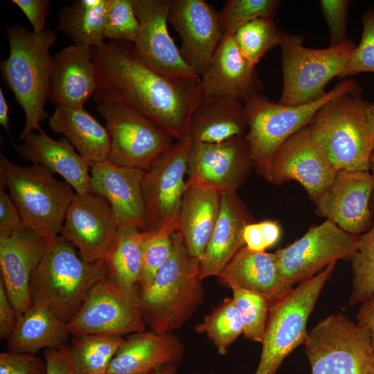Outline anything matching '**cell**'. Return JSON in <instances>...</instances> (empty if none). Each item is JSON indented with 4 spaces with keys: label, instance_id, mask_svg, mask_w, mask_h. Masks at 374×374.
<instances>
[{
    "label": "cell",
    "instance_id": "ba28073f",
    "mask_svg": "<svg viewBox=\"0 0 374 374\" xmlns=\"http://www.w3.org/2000/svg\"><path fill=\"white\" fill-rule=\"evenodd\" d=\"M303 40L301 35L280 31L283 86L279 104L298 106L323 96L326 85L341 75L357 46L348 39L337 46L311 48L303 46Z\"/></svg>",
    "mask_w": 374,
    "mask_h": 374
},
{
    "label": "cell",
    "instance_id": "8992f818",
    "mask_svg": "<svg viewBox=\"0 0 374 374\" xmlns=\"http://www.w3.org/2000/svg\"><path fill=\"white\" fill-rule=\"evenodd\" d=\"M0 183L8 188L24 227L48 243L59 236L75 194L67 182L56 179L42 166H19L1 153Z\"/></svg>",
    "mask_w": 374,
    "mask_h": 374
},
{
    "label": "cell",
    "instance_id": "c3c4849f",
    "mask_svg": "<svg viewBox=\"0 0 374 374\" xmlns=\"http://www.w3.org/2000/svg\"><path fill=\"white\" fill-rule=\"evenodd\" d=\"M26 15L32 25L33 32L39 33L45 25L51 2L49 0H11Z\"/></svg>",
    "mask_w": 374,
    "mask_h": 374
},
{
    "label": "cell",
    "instance_id": "484cf974",
    "mask_svg": "<svg viewBox=\"0 0 374 374\" xmlns=\"http://www.w3.org/2000/svg\"><path fill=\"white\" fill-rule=\"evenodd\" d=\"M14 149L33 165L58 173L76 193H91L90 162L77 152L65 137L57 141L41 130L30 134L22 143L15 145Z\"/></svg>",
    "mask_w": 374,
    "mask_h": 374
},
{
    "label": "cell",
    "instance_id": "5bb4252c",
    "mask_svg": "<svg viewBox=\"0 0 374 374\" xmlns=\"http://www.w3.org/2000/svg\"><path fill=\"white\" fill-rule=\"evenodd\" d=\"M172 0H133L139 29L133 53L142 64L168 79L197 80L199 75L185 62L169 34Z\"/></svg>",
    "mask_w": 374,
    "mask_h": 374
},
{
    "label": "cell",
    "instance_id": "ffe728a7",
    "mask_svg": "<svg viewBox=\"0 0 374 374\" xmlns=\"http://www.w3.org/2000/svg\"><path fill=\"white\" fill-rule=\"evenodd\" d=\"M168 21L181 39L182 57L200 77L224 35L219 12L204 0H172Z\"/></svg>",
    "mask_w": 374,
    "mask_h": 374
},
{
    "label": "cell",
    "instance_id": "11a10c76",
    "mask_svg": "<svg viewBox=\"0 0 374 374\" xmlns=\"http://www.w3.org/2000/svg\"><path fill=\"white\" fill-rule=\"evenodd\" d=\"M369 172H371L374 179V147L373 148V150L371 152L370 159H369ZM370 206L374 213V190L373 192L372 197L371 199Z\"/></svg>",
    "mask_w": 374,
    "mask_h": 374
},
{
    "label": "cell",
    "instance_id": "44dd1931",
    "mask_svg": "<svg viewBox=\"0 0 374 374\" xmlns=\"http://www.w3.org/2000/svg\"><path fill=\"white\" fill-rule=\"evenodd\" d=\"M92 193L109 203L119 228L149 229L142 183L145 171L116 165L107 159L90 162Z\"/></svg>",
    "mask_w": 374,
    "mask_h": 374
},
{
    "label": "cell",
    "instance_id": "9f6ffc18",
    "mask_svg": "<svg viewBox=\"0 0 374 374\" xmlns=\"http://www.w3.org/2000/svg\"><path fill=\"white\" fill-rule=\"evenodd\" d=\"M371 113L373 117L374 118V103L372 104V106L371 108Z\"/></svg>",
    "mask_w": 374,
    "mask_h": 374
},
{
    "label": "cell",
    "instance_id": "74e56055",
    "mask_svg": "<svg viewBox=\"0 0 374 374\" xmlns=\"http://www.w3.org/2000/svg\"><path fill=\"white\" fill-rule=\"evenodd\" d=\"M176 229L177 223H170L143 231L139 294L148 289L159 269L170 256L173 248L172 233Z\"/></svg>",
    "mask_w": 374,
    "mask_h": 374
},
{
    "label": "cell",
    "instance_id": "f1b7e54d",
    "mask_svg": "<svg viewBox=\"0 0 374 374\" xmlns=\"http://www.w3.org/2000/svg\"><path fill=\"white\" fill-rule=\"evenodd\" d=\"M221 193L186 181L177 222V229L188 254L201 259L216 225Z\"/></svg>",
    "mask_w": 374,
    "mask_h": 374
},
{
    "label": "cell",
    "instance_id": "60d3db41",
    "mask_svg": "<svg viewBox=\"0 0 374 374\" xmlns=\"http://www.w3.org/2000/svg\"><path fill=\"white\" fill-rule=\"evenodd\" d=\"M279 0H227L219 12L224 33H234L246 24L259 18L274 19Z\"/></svg>",
    "mask_w": 374,
    "mask_h": 374
},
{
    "label": "cell",
    "instance_id": "d6986e66",
    "mask_svg": "<svg viewBox=\"0 0 374 374\" xmlns=\"http://www.w3.org/2000/svg\"><path fill=\"white\" fill-rule=\"evenodd\" d=\"M374 179L369 171L339 170L330 187L314 202L317 215L355 235L374 222L370 202Z\"/></svg>",
    "mask_w": 374,
    "mask_h": 374
},
{
    "label": "cell",
    "instance_id": "4fadbf2b",
    "mask_svg": "<svg viewBox=\"0 0 374 374\" xmlns=\"http://www.w3.org/2000/svg\"><path fill=\"white\" fill-rule=\"evenodd\" d=\"M359 238L360 235L350 234L326 220L274 253L285 280L293 288L333 262L350 260L357 250Z\"/></svg>",
    "mask_w": 374,
    "mask_h": 374
},
{
    "label": "cell",
    "instance_id": "d590c367",
    "mask_svg": "<svg viewBox=\"0 0 374 374\" xmlns=\"http://www.w3.org/2000/svg\"><path fill=\"white\" fill-rule=\"evenodd\" d=\"M195 330L206 334L218 354L225 355L230 346L243 334L242 320L233 299L225 298L195 326Z\"/></svg>",
    "mask_w": 374,
    "mask_h": 374
},
{
    "label": "cell",
    "instance_id": "6da1fadb",
    "mask_svg": "<svg viewBox=\"0 0 374 374\" xmlns=\"http://www.w3.org/2000/svg\"><path fill=\"white\" fill-rule=\"evenodd\" d=\"M97 88L93 100L114 101L144 114L176 141L188 136L201 101L199 80L164 78L139 62L133 43L109 41L91 48Z\"/></svg>",
    "mask_w": 374,
    "mask_h": 374
},
{
    "label": "cell",
    "instance_id": "ac0fdd59",
    "mask_svg": "<svg viewBox=\"0 0 374 374\" xmlns=\"http://www.w3.org/2000/svg\"><path fill=\"white\" fill-rule=\"evenodd\" d=\"M118 228L105 198L92 193H75L60 234L78 249L83 259L95 262L105 260Z\"/></svg>",
    "mask_w": 374,
    "mask_h": 374
},
{
    "label": "cell",
    "instance_id": "d6a6232c",
    "mask_svg": "<svg viewBox=\"0 0 374 374\" xmlns=\"http://www.w3.org/2000/svg\"><path fill=\"white\" fill-rule=\"evenodd\" d=\"M107 0H76L58 13L57 32L66 35L74 44L90 48L105 42Z\"/></svg>",
    "mask_w": 374,
    "mask_h": 374
},
{
    "label": "cell",
    "instance_id": "f35d334b",
    "mask_svg": "<svg viewBox=\"0 0 374 374\" xmlns=\"http://www.w3.org/2000/svg\"><path fill=\"white\" fill-rule=\"evenodd\" d=\"M350 261L353 278L348 306L362 303L374 295V222L367 232L360 235L357 250Z\"/></svg>",
    "mask_w": 374,
    "mask_h": 374
},
{
    "label": "cell",
    "instance_id": "83f0119b",
    "mask_svg": "<svg viewBox=\"0 0 374 374\" xmlns=\"http://www.w3.org/2000/svg\"><path fill=\"white\" fill-rule=\"evenodd\" d=\"M250 222L247 207L236 192L221 193L217 221L199 260L202 280L217 276L236 253L245 246L243 230Z\"/></svg>",
    "mask_w": 374,
    "mask_h": 374
},
{
    "label": "cell",
    "instance_id": "2e32d148",
    "mask_svg": "<svg viewBox=\"0 0 374 374\" xmlns=\"http://www.w3.org/2000/svg\"><path fill=\"white\" fill-rule=\"evenodd\" d=\"M244 136L216 143L192 142L187 161V181L220 193L236 192L253 168Z\"/></svg>",
    "mask_w": 374,
    "mask_h": 374
},
{
    "label": "cell",
    "instance_id": "4dcf8cb0",
    "mask_svg": "<svg viewBox=\"0 0 374 374\" xmlns=\"http://www.w3.org/2000/svg\"><path fill=\"white\" fill-rule=\"evenodd\" d=\"M48 123L53 132L64 135L89 162L107 159L111 148L109 133L84 107H56Z\"/></svg>",
    "mask_w": 374,
    "mask_h": 374
},
{
    "label": "cell",
    "instance_id": "9c48e42d",
    "mask_svg": "<svg viewBox=\"0 0 374 374\" xmlns=\"http://www.w3.org/2000/svg\"><path fill=\"white\" fill-rule=\"evenodd\" d=\"M337 262L292 288L269 308L260 362L254 374H276L308 335V319Z\"/></svg>",
    "mask_w": 374,
    "mask_h": 374
},
{
    "label": "cell",
    "instance_id": "1f68e13d",
    "mask_svg": "<svg viewBox=\"0 0 374 374\" xmlns=\"http://www.w3.org/2000/svg\"><path fill=\"white\" fill-rule=\"evenodd\" d=\"M70 334L66 323L46 308L33 304L17 319L6 341L7 350L35 354L41 349L64 346Z\"/></svg>",
    "mask_w": 374,
    "mask_h": 374
},
{
    "label": "cell",
    "instance_id": "f546056e",
    "mask_svg": "<svg viewBox=\"0 0 374 374\" xmlns=\"http://www.w3.org/2000/svg\"><path fill=\"white\" fill-rule=\"evenodd\" d=\"M244 103L229 96L203 97L194 110L189 125L192 142L216 143L247 132Z\"/></svg>",
    "mask_w": 374,
    "mask_h": 374
},
{
    "label": "cell",
    "instance_id": "3957f363",
    "mask_svg": "<svg viewBox=\"0 0 374 374\" xmlns=\"http://www.w3.org/2000/svg\"><path fill=\"white\" fill-rule=\"evenodd\" d=\"M108 276L105 261H86L61 235L48 243L30 283L33 305L68 323L94 287Z\"/></svg>",
    "mask_w": 374,
    "mask_h": 374
},
{
    "label": "cell",
    "instance_id": "7bdbcfd3",
    "mask_svg": "<svg viewBox=\"0 0 374 374\" xmlns=\"http://www.w3.org/2000/svg\"><path fill=\"white\" fill-rule=\"evenodd\" d=\"M362 24L360 42L350 55L340 78L363 72L374 73V8L365 11L362 16Z\"/></svg>",
    "mask_w": 374,
    "mask_h": 374
},
{
    "label": "cell",
    "instance_id": "e0dca14e",
    "mask_svg": "<svg viewBox=\"0 0 374 374\" xmlns=\"http://www.w3.org/2000/svg\"><path fill=\"white\" fill-rule=\"evenodd\" d=\"M191 140L177 141L145 172L142 187L149 229L177 223L186 187L188 155Z\"/></svg>",
    "mask_w": 374,
    "mask_h": 374
},
{
    "label": "cell",
    "instance_id": "7402d4cb",
    "mask_svg": "<svg viewBox=\"0 0 374 374\" xmlns=\"http://www.w3.org/2000/svg\"><path fill=\"white\" fill-rule=\"evenodd\" d=\"M47 241L27 228L0 238L1 278L17 318L33 305L30 283Z\"/></svg>",
    "mask_w": 374,
    "mask_h": 374
},
{
    "label": "cell",
    "instance_id": "7c38bea8",
    "mask_svg": "<svg viewBox=\"0 0 374 374\" xmlns=\"http://www.w3.org/2000/svg\"><path fill=\"white\" fill-rule=\"evenodd\" d=\"M139 292L127 290L109 276L98 283L66 323L71 336L123 337L146 330Z\"/></svg>",
    "mask_w": 374,
    "mask_h": 374
},
{
    "label": "cell",
    "instance_id": "52a82bcc",
    "mask_svg": "<svg viewBox=\"0 0 374 374\" xmlns=\"http://www.w3.org/2000/svg\"><path fill=\"white\" fill-rule=\"evenodd\" d=\"M361 91L359 84L348 78L321 98L305 105L287 106L276 103L262 93L243 103L248 125L244 137L257 172L267 180L276 151L291 136L309 125L326 103L341 94Z\"/></svg>",
    "mask_w": 374,
    "mask_h": 374
},
{
    "label": "cell",
    "instance_id": "b9f144b4",
    "mask_svg": "<svg viewBox=\"0 0 374 374\" xmlns=\"http://www.w3.org/2000/svg\"><path fill=\"white\" fill-rule=\"evenodd\" d=\"M139 29L133 0H107L105 39L134 43Z\"/></svg>",
    "mask_w": 374,
    "mask_h": 374
},
{
    "label": "cell",
    "instance_id": "277c9868",
    "mask_svg": "<svg viewBox=\"0 0 374 374\" xmlns=\"http://www.w3.org/2000/svg\"><path fill=\"white\" fill-rule=\"evenodd\" d=\"M170 256L147 290L139 294L147 325L157 332H173L194 314L204 299L199 260L188 253L177 231Z\"/></svg>",
    "mask_w": 374,
    "mask_h": 374
},
{
    "label": "cell",
    "instance_id": "db71d44e",
    "mask_svg": "<svg viewBox=\"0 0 374 374\" xmlns=\"http://www.w3.org/2000/svg\"><path fill=\"white\" fill-rule=\"evenodd\" d=\"M177 365L175 364L163 366L150 374H177Z\"/></svg>",
    "mask_w": 374,
    "mask_h": 374
},
{
    "label": "cell",
    "instance_id": "f907efd6",
    "mask_svg": "<svg viewBox=\"0 0 374 374\" xmlns=\"http://www.w3.org/2000/svg\"><path fill=\"white\" fill-rule=\"evenodd\" d=\"M66 346L44 350L46 374H77L68 355Z\"/></svg>",
    "mask_w": 374,
    "mask_h": 374
},
{
    "label": "cell",
    "instance_id": "d4e9b609",
    "mask_svg": "<svg viewBox=\"0 0 374 374\" xmlns=\"http://www.w3.org/2000/svg\"><path fill=\"white\" fill-rule=\"evenodd\" d=\"M185 347L173 332L144 331L125 339L109 366L107 374H150L183 359Z\"/></svg>",
    "mask_w": 374,
    "mask_h": 374
},
{
    "label": "cell",
    "instance_id": "ee69618b",
    "mask_svg": "<svg viewBox=\"0 0 374 374\" xmlns=\"http://www.w3.org/2000/svg\"><path fill=\"white\" fill-rule=\"evenodd\" d=\"M350 0H321V10L329 30L330 46H337L348 38L346 37L348 8Z\"/></svg>",
    "mask_w": 374,
    "mask_h": 374
},
{
    "label": "cell",
    "instance_id": "bcb514c9",
    "mask_svg": "<svg viewBox=\"0 0 374 374\" xmlns=\"http://www.w3.org/2000/svg\"><path fill=\"white\" fill-rule=\"evenodd\" d=\"M0 374H46V363L35 354L6 350L0 353Z\"/></svg>",
    "mask_w": 374,
    "mask_h": 374
},
{
    "label": "cell",
    "instance_id": "603a6c76",
    "mask_svg": "<svg viewBox=\"0 0 374 374\" xmlns=\"http://www.w3.org/2000/svg\"><path fill=\"white\" fill-rule=\"evenodd\" d=\"M203 97L229 96L242 103L261 93L264 85L239 51L233 35L224 33L212 59L199 77Z\"/></svg>",
    "mask_w": 374,
    "mask_h": 374
},
{
    "label": "cell",
    "instance_id": "7a4b0ae2",
    "mask_svg": "<svg viewBox=\"0 0 374 374\" xmlns=\"http://www.w3.org/2000/svg\"><path fill=\"white\" fill-rule=\"evenodd\" d=\"M7 37L10 52L1 61L0 71L25 115L24 127L18 136L23 141L33 131H41L40 123L49 118L45 105L53 60L50 49L56 42L57 31L48 28L35 33L15 24L7 27Z\"/></svg>",
    "mask_w": 374,
    "mask_h": 374
},
{
    "label": "cell",
    "instance_id": "30bf717a",
    "mask_svg": "<svg viewBox=\"0 0 374 374\" xmlns=\"http://www.w3.org/2000/svg\"><path fill=\"white\" fill-rule=\"evenodd\" d=\"M303 345L312 374H374L368 331L343 314L321 319L308 332Z\"/></svg>",
    "mask_w": 374,
    "mask_h": 374
},
{
    "label": "cell",
    "instance_id": "836d02e7",
    "mask_svg": "<svg viewBox=\"0 0 374 374\" xmlns=\"http://www.w3.org/2000/svg\"><path fill=\"white\" fill-rule=\"evenodd\" d=\"M143 231L118 228L105 263L108 276L121 286L139 292L142 271Z\"/></svg>",
    "mask_w": 374,
    "mask_h": 374
},
{
    "label": "cell",
    "instance_id": "816d5d0a",
    "mask_svg": "<svg viewBox=\"0 0 374 374\" xmlns=\"http://www.w3.org/2000/svg\"><path fill=\"white\" fill-rule=\"evenodd\" d=\"M356 319L357 324L368 331L374 349V295L361 303Z\"/></svg>",
    "mask_w": 374,
    "mask_h": 374
},
{
    "label": "cell",
    "instance_id": "ab89813d",
    "mask_svg": "<svg viewBox=\"0 0 374 374\" xmlns=\"http://www.w3.org/2000/svg\"><path fill=\"white\" fill-rule=\"evenodd\" d=\"M232 292L233 301L242 320L244 337L262 344L270 308L269 301L251 290L233 288Z\"/></svg>",
    "mask_w": 374,
    "mask_h": 374
},
{
    "label": "cell",
    "instance_id": "5b68a950",
    "mask_svg": "<svg viewBox=\"0 0 374 374\" xmlns=\"http://www.w3.org/2000/svg\"><path fill=\"white\" fill-rule=\"evenodd\" d=\"M361 91L338 96L326 103L308 125L336 171H369L374 147L372 103Z\"/></svg>",
    "mask_w": 374,
    "mask_h": 374
},
{
    "label": "cell",
    "instance_id": "e575fe53",
    "mask_svg": "<svg viewBox=\"0 0 374 374\" xmlns=\"http://www.w3.org/2000/svg\"><path fill=\"white\" fill-rule=\"evenodd\" d=\"M124 340L123 337L106 335H74L66 348L77 374H107Z\"/></svg>",
    "mask_w": 374,
    "mask_h": 374
},
{
    "label": "cell",
    "instance_id": "f5cc1de1",
    "mask_svg": "<svg viewBox=\"0 0 374 374\" xmlns=\"http://www.w3.org/2000/svg\"><path fill=\"white\" fill-rule=\"evenodd\" d=\"M9 106L5 98L2 88H0V124L6 131L9 136L10 133V118H9Z\"/></svg>",
    "mask_w": 374,
    "mask_h": 374
},
{
    "label": "cell",
    "instance_id": "6f0895ef",
    "mask_svg": "<svg viewBox=\"0 0 374 374\" xmlns=\"http://www.w3.org/2000/svg\"><path fill=\"white\" fill-rule=\"evenodd\" d=\"M194 374H202V373H194ZM208 374H215V373H208Z\"/></svg>",
    "mask_w": 374,
    "mask_h": 374
},
{
    "label": "cell",
    "instance_id": "4316f807",
    "mask_svg": "<svg viewBox=\"0 0 374 374\" xmlns=\"http://www.w3.org/2000/svg\"><path fill=\"white\" fill-rule=\"evenodd\" d=\"M223 286L259 293L270 305L291 288L285 280L275 253L256 252L246 246L240 249L217 276Z\"/></svg>",
    "mask_w": 374,
    "mask_h": 374
},
{
    "label": "cell",
    "instance_id": "681fc988",
    "mask_svg": "<svg viewBox=\"0 0 374 374\" xmlns=\"http://www.w3.org/2000/svg\"><path fill=\"white\" fill-rule=\"evenodd\" d=\"M16 311L11 303L3 282L0 280V339L7 341L17 322Z\"/></svg>",
    "mask_w": 374,
    "mask_h": 374
},
{
    "label": "cell",
    "instance_id": "f6af8a7d",
    "mask_svg": "<svg viewBox=\"0 0 374 374\" xmlns=\"http://www.w3.org/2000/svg\"><path fill=\"white\" fill-rule=\"evenodd\" d=\"M280 235V226L274 220L250 222L244 226L242 233L245 246L256 252L265 251L276 244Z\"/></svg>",
    "mask_w": 374,
    "mask_h": 374
},
{
    "label": "cell",
    "instance_id": "9a60e30c",
    "mask_svg": "<svg viewBox=\"0 0 374 374\" xmlns=\"http://www.w3.org/2000/svg\"><path fill=\"white\" fill-rule=\"evenodd\" d=\"M337 171L306 125L287 139L274 153L267 181L281 185L300 183L314 202L330 187Z\"/></svg>",
    "mask_w": 374,
    "mask_h": 374
},
{
    "label": "cell",
    "instance_id": "cb8c5ba5",
    "mask_svg": "<svg viewBox=\"0 0 374 374\" xmlns=\"http://www.w3.org/2000/svg\"><path fill=\"white\" fill-rule=\"evenodd\" d=\"M96 88L91 48L73 44L53 56L48 100L56 107H84Z\"/></svg>",
    "mask_w": 374,
    "mask_h": 374
},
{
    "label": "cell",
    "instance_id": "7dc6e473",
    "mask_svg": "<svg viewBox=\"0 0 374 374\" xmlns=\"http://www.w3.org/2000/svg\"><path fill=\"white\" fill-rule=\"evenodd\" d=\"M24 228L18 210L5 186L0 183V238Z\"/></svg>",
    "mask_w": 374,
    "mask_h": 374
},
{
    "label": "cell",
    "instance_id": "8fae6325",
    "mask_svg": "<svg viewBox=\"0 0 374 374\" xmlns=\"http://www.w3.org/2000/svg\"><path fill=\"white\" fill-rule=\"evenodd\" d=\"M111 138L107 160L147 171L172 144L168 133L139 111L114 101L98 103Z\"/></svg>",
    "mask_w": 374,
    "mask_h": 374
},
{
    "label": "cell",
    "instance_id": "8d00e7d4",
    "mask_svg": "<svg viewBox=\"0 0 374 374\" xmlns=\"http://www.w3.org/2000/svg\"><path fill=\"white\" fill-rule=\"evenodd\" d=\"M280 31L274 19L259 18L240 28L234 33L233 39L245 60L256 66L270 50L279 46Z\"/></svg>",
    "mask_w": 374,
    "mask_h": 374
}]
</instances>
